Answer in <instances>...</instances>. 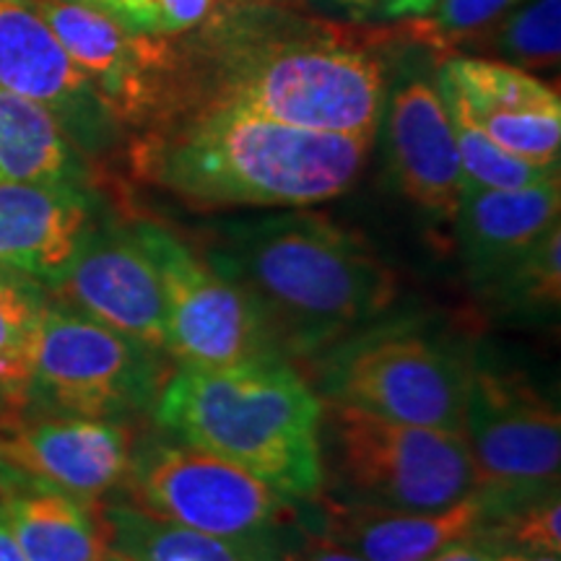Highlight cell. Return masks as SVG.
Listing matches in <instances>:
<instances>
[{"label":"cell","instance_id":"7c38bea8","mask_svg":"<svg viewBox=\"0 0 561 561\" xmlns=\"http://www.w3.org/2000/svg\"><path fill=\"white\" fill-rule=\"evenodd\" d=\"M50 291L87 318L170 354L164 294L151 255L133 227H89L73 257L50 284Z\"/></svg>","mask_w":561,"mask_h":561},{"label":"cell","instance_id":"6da1fadb","mask_svg":"<svg viewBox=\"0 0 561 561\" xmlns=\"http://www.w3.org/2000/svg\"><path fill=\"white\" fill-rule=\"evenodd\" d=\"M369 146L371 138L294 128L240 104L203 100L151 125L133 164L191 206L305 208L346 193Z\"/></svg>","mask_w":561,"mask_h":561},{"label":"cell","instance_id":"4dcf8cb0","mask_svg":"<svg viewBox=\"0 0 561 561\" xmlns=\"http://www.w3.org/2000/svg\"><path fill=\"white\" fill-rule=\"evenodd\" d=\"M284 561H367L314 528H301L297 543L286 546Z\"/></svg>","mask_w":561,"mask_h":561},{"label":"cell","instance_id":"5bb4252c","mask_svg":"<svg viewBox=\"0 0 561 561\" xmlns=\"http://www.w3.org/2000/svg\"><path fill=\"white\" fill-rule=\"evenodd\" d=\"M0 89L39 102L87 149L115 123L30 0H0Z\"/></svg>","mask_w":561,"mask_h":561},{"label":"cell","instance_id":"8d00e7d4","mask_svg":"<svg viewBox=\"0 0 561 561\" xmlns=\"http://www.w3.org/2000/svg\"><path fill=\"white\" fill-rule=\"evenodd\" d=\"M3 476H5V462L0 458V483H3Z\"/></svg>","mask_w":561,"mask_h":561},{"label":"cell","instance_id":"e575fe53","mask_svg":"<svg viewBox=\"0 0 561 561\" xmlns=\"http://www.w3.org/2000/svg\"><path fill=\"white\" fill-rule=\"evenodd\" d=\"M496 561H559L553 553H525V551H504L496 553Z\"/></svg>","mask_w":561,"mask_h":561},{"label":"cell","instance_id":"74e56055","mask_svg":"<svg viewBox=\"0 0 561 561\" xmlns=\"http://www.w3.org/2000/svg\"><path fill=\"white\" fill-rule=\"evenodd\" d=\"M5 409V401H3V398H0V411H3Z\"/></svg>","mask_w":561,"mask_h":561},{"label":"cell","instance_id":"4fadbf2b","mask_svg":"<svg viewBox=\"0 0 561 561\" xmlns=\"http://www.w3.org/2000/svg\"><path fill=\"white\" fill-rule=\"evenodd\" d=\"M133 434L117 419L45 413L0 434V458L13 473L96 504L128 481Z\"/></svg>","mask_w":561,"mask_h":561},{"label":"cell","instance_id":"ac0fdd59","mask_svg":"<svg viewBox=\"0 0 561 561\" xmlns=\"http://www.w3.org/2000/svg\"><path fill=\"white\" fill-rule=\"evenodd\" d=\"M481 520V496L437 512L371 507L328 496L320 502L314 530L367 561H426L445 546L473 536Z\"/></svg>","mask_w":561,"mask_h":561},{"label":"cell","instance_id":"603a6c76","mask_svg":"<svg viewBox=\"0 0 561 561\" xmlns=\"http://www.w3.org/2000/svg\"><path fill=\"white\" fill-rule=\"evenodd\" d=\"M439 73L471 112H561L557 89L507 62L450 58Z\"/></svg>","mask_w":561,"mask_h":561},{"label":"cell","instance_id":"f546056e","mask_svg":"<svg viewBox=\"0 0 561 561\" xmlns=\"http://www.w3.org/2000/svg\"><path fill=\"white\" fill-rule=\"evenodd\" d=\"M216 0H157V32L161 37L185 34L210 16Z\"/></svg>","mask_w":561,"mask_h":561},{"label":"cell","instance_id":"30bf717a","mask_svg":"<svg viewBox=\"0 0 561 561\" xmlns=\"http://www.w3.org/2000/svg\"><path fill=\"white\" fill-rule=\"evenodd\" d=\"M462 437L489 512L559 491V411L520 377L471 369Z\"/></svg>","mask_w":561,"mask_h":561},{"label":"cell","instance_id":"d6a6232c","mask_svg":"<svg viewBox=\"0 0 561 561\" xmlns=\"http://www.w3.org/2000/svg\"><path fill=\"white\" fill-rule=\"evenodd\" d=\"M426 561H496V551H491L486 543H481L476 536L460 538L445 549L434 553Z\"/></svg>","mask_w":561,"mask_h":561},{"label":"cell","instance_id":"484cf974","mask_svg":"<svg viewBox=\"0 0 561 561\" xmlns=\"http://www.w3.org/2000/svg\"><path fill=\"white\" fill-rule=\"evenodd\" d=\"M494 47L530 68H551L561 53V0H525L491 32Z\"/></svg>","mask_w":561,"mask_h":561},{"label":"cell","instance_id":"7402d4cb","mask_svg":"<svg viewBox=\"0 0 561 561\" xmlns=\"http://www.w3.org/2000/svg\"><path fill=\"white\" fill-rule=\"evenodd\" d=\"M45 305L39 280L0 271V398L5 405L30 401L34 343Z\"/></svg>","mask_w":561,"mask_h":561},{"label":"cell","instance_id":"8992f818","mask_svg":"<svg viewBox=\"0 0 561 561\" xmlns=\"http://www.w3.org/2000/svg\"><path fill=\"white\" fill-rule=\"evenodd\" d=\"M320 359V398L403 424L462 432L471 367L409 325L364 328Z\"/></svg>","mask_w":561,"mask_h":561},{"label":"cell","instance_id":"1f68e13d","mask_svg":"<svg viewBox=\"0 0 561 561\" xmlns=\"http://www.w3.org/2000/svg\"><path fill=\"white\" fill-rule=\"evenodd\" d=\"M356 13H380V16H405V13L432 11L434 0H341Z\"/></svg>","mask_w":561,"mask_h":561},{"label":"cell","instance_id":"4316f807","mask_svg":"<svg viewBox=\"0 0 561 561\" xmlns=\"http://www.w3.org/2000/svg\"><path fill=\"white\" fill-rule=\"evenodd\" d=\"M471 117L512 157L546 167V170H559L561 112H471Z\"/></svg>","mask_w":561,"mask_h":561},{"label":"cell","instance_id":"2e32d148","mask_svg":"<svg viewBox=\"0 0 561 561\" xmlns=\"http://www.w3.org/2000/svg\"><path fill=\"white\" fill-rule=\"evenodd\" d=\"M559 210V178L517 191L466 185L453 219L468 278L479 289H489L546 231L557 227Z\"/></svg>","mask_w":561,"mask_h":561},{"label":"cell","instance_id":"3957f363","mask_svg":"<svg viewBox=\"0 0 561 561\" xmlns=\"http://www.w3.org/2000/svg\"><path fill=\"white\" fill-rule=\"evenodd\" d=\"M161 430L294 502L322 494V398L286 359L180 367L153 403Z\"/></svg>","mask_w":561,"mask_h":561},{"label":"cell","instance_id":"44dd1931","mask_svg":"<svg viewBox=\"0 0 561 561\" xmlns=\"http://www.w3.org/2000/svg\"><path fill=\"white\" fill-rule=\"evenodd\" d=\"M110 549L133 561H284L286 549H255L191 530L140 510L138 504L102 507Z\"/></svg>","mask_w":561,"mask_h":561},{"label":"cell","instance_id":"ffe728a7","mask_svg":"<svg viewBox=\"0 0 561 561\" xmlns=\"http://www.w3.org/2000/svg\"><path fill=\"white\" fill-rule=\"evenodd\" d=\"M73 144L50 110L0 89V180L76 185Z\"/></svg>","mask_w":561,"mask_h":561},{"label":"cell","instance_id":"5b68a950","mask_svg":"<svg viewBox=\"0 0 561 561\" xmlns=\"http://www.w3.org/2000/svg\"><path fill=\"white\" fill-rule=\"evenodd\" d=\"M320 458L339 502L437 512L479 496L462 432L403 424L346 403L322 401Z\"/></svg>","mask_w":561,"mask_h":561},{"label":"cell","instance_id":"d6986e66","mask_svg":"<svg viewBox=\"0 0 561 561\" xmlns=\"http://www.w3.org/2000/svg\"><path fill=\"white\" fill-rule=\"evenodd\" d=\"M0 504L26 561H104L107 528L96 504L13 473L5 466Z\"/></svg>","mask_w":561,"mask_h":561},{"label":"cell","instance_id":"ba28073f","mask_svg":"<svg viewBox=\"0 0 561 561\" xmlns=\"http://www.w3.org/2000/svg\"><path fill=\"white\" fill-rule=\"evenodd\" d=\"M157 354L73 307L47 299L26 403L89 419L133 416L151 409L164 388Z\"/></svg>","mask_w":561,"mask_h":561},{"label":"cell","instance_id":"cb8c5ba5","mask_svg":"<svg viewBox=\"0 0 561 561\" xmlns=\"http://www.w3.org/2000/svg\"><path fill=\"white\" fill-rule=\"evenodd\" d=\"M437 89L453 117L455 144H458L466 185L483 187V191H517V187L541 185V182L559 178V170L528 164V161L512 157L502 146H496L479 128V123L473 121L471 112L462 104L460 94L453 89V83L445 76H439Z\"/></svg>","mask_w":561,"mask_h":561},{"label":"cell","instance_id":"f1b7e54d","mask_svg":"<svg viewBox=\"0 0 561 561\" xmlns=\"http://www.w3.org/2000/svg\"><path fill=\"white\" fill-rule=\"evenodd\" d=\"M73 3L89 5V9L115 19L125 30L140 34L157 32V0H73Z\"/></svg>","mask_w":561,"mask_h":561},{"label":"cell","instance_id":"f35d334b","mask_svg":"<svg viewBox=\"0 0 561 561\" xmlns=\"http://www.w3.org/2000/svg\"><path fill=\"white\" fill-rule=\"evenodd\" d=\"M178 561H185V559H178Z\"/></svg>","mask_w":561,"mask_h":561},{"label":"cell","instance_id":"7a4b0ae2","mask_svg":"<svg viewBox=\"0 0 561 561\" xmlns=\"http://www.w3.org/2000/svg\"><path fill=\"white\" fill-rule=\"evenodd\" d=\"M203 257L240 286L280 356L318 359L375 325L398 294L367 240L307 210L227 224Z\"/></svg>","mask_w":561,"mask_h":561},{"label":"cell","instance_id":"83f0119b","mask_svg":"<svg viewBox=\"0 0 561 561\" xmlns=\"http://www.w3.org/2000/svg\"><path fill=\"white\" fill-rule=\"evenodd\" d=\"M520 3L525 0H434L432 16L413 21L411 32L424 45L450 50L462 42L489 39Z\"/></svg>","mask_w":561,"mask_h":561},{"label":"cell","instance_id":"8fae6325","mask_svg":"<svg viewBox=\"0 0 561 561\" xmlns=\"http://www.w3.org/2000/svg\"><path fill=\"white\" fill-rule=\"evenodd\" d=\"M94 87L112 121L157 125L178 110L180 55L161 34L125 30L73 0H30Z\"/></svg>","mask_w":561,"mask_h":561},{"label":"cell","instance_id":"e0dca14e","mask_svg":"<svg viewBox=\"0 0 561 561\" xmlns=\"http://www.w3.org/2000/svg\"><path fill=\"white\" fill-rule=\"evenodd\" d=\"M91 203L79 185H37L0 180V271L50 286L83 231Z\"/></svg>","mask_w":561,"mask_h":561},{"label":"cell","instance_id":"9c48e42d","mask_svg":"<svg viewBox=\"0 0 561 561\" xmlns=\"http://www.w3.org/2000/svg\"><path fill=\"white\" fill-rule=\"evenodd\" d=\"M164 294L167 351L182 367L284 359L242 289L157 221L133 224Z\"/></svg>","mask_w":561,"mask_h":561},{"label":"cell","instance_id":"277c9868","mask_svg":"<svg viewBox=\"0 0 561 561\" xmlns=\"http://www.w3.org/2000/svg\"><path fill=\"white\" fill-rule=\"evenodd\" d=\"M382 62L335 37L231 47L206 100H221L294 128L375 138Z\"/></svg>","mask_w":561,"mask_h":561},{"label":"cell","instance_id":"9a60e30c","mask_svg":"<svg viewBox=\"0 0 561 561\" xmlns=\"http://www.w3.org/2000/svg\"><path fill=\"white\" fill-rule=\"evenodd\" d=\"M390 167L405 198L439 219H453L466 191L453 117L439 89L409 81L388 110Z\"/></svg>","mask_w":561,"mask_h":561},{"label":"cell","instance_id":"836d02e7","mask_svg":"<svg viewBox=\"0 0 561 561\" xmlns=\"http://www.w3.org/2000/svg\"><path fill=\"white\" fill-rule=\"evenodd\" d=\"M0 561H26L24 553L19 549L16 538H13L3 504H0Z\"/></svg>","mask_w":561,"mask_h":561},{"label":"cell","instance_id":"d590c367","mask_svg":"<svg viewBox=\"0 0 561 561\" xmlns=\"http://www.w3.org/2000/svg\"><path fill=\"white\" fill-rule=\"evenodd\" d=\"M104 561H133V559H128L125 557V553H121V551H107V557H104Z\"/></svg>","mask_w":561,"mask_h":561},{"label":"cell","instance_id":"d4e9b609","mask_svg":"<svg viewBox=\"0 0 561 561\" xmlns=\"http://www.w3.org/2000/svg\"><path fill=\"white\" fill-rule=\"evenodd\" d=\"M504 312L549 314L561 301V229L551 227L525 255L489 286Z\"/></svg>","mask_w":561,"mask_h":561},{"label":"cell","instance_id":"52a82bcc","mask_svg":"<svg viewBox=\"0 0 561 561\" xmlns=\"http://www.w3.org/2000/svg\"><path fill=\"white\" fill-rule=\"evenodd\" d=\"M133 504L224 541L286 549L294 500L255 476L178 439H151L133 453Z\"/></svg>","mask_w":561,"mask_h":561}]
</instances>
